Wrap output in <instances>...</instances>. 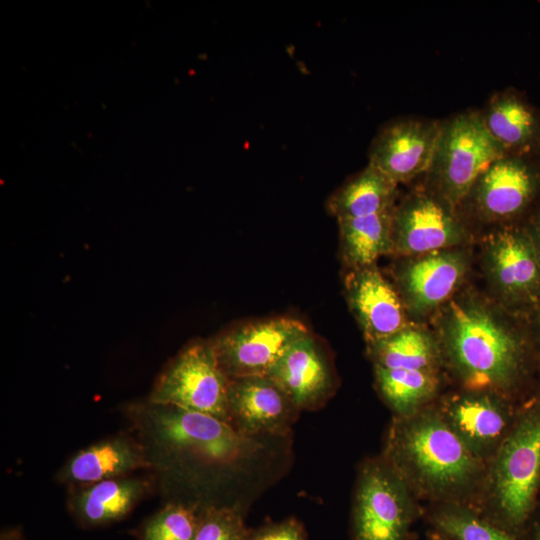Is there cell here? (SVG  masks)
<instances>
[{
	"mask_svg": "<svg viewBox=\"0 0 540 540\" xmlns=\"http://www.w3.org/2000/svg\"><path fill=\"white\" fill-rule=\"evenodd\" d=\"M439 340L463 382L481 391L506 390L524 364V340L516 326L471 292L454 295L441 308Z\"/></svg>",
	"mask_w": 540,
	"mask_h": 540,
	"instance_id": "1",
	"label": "cell"
},
{
	"mask_svg": "<svg viewBox=\"0 0 540 540\" xmlns=\"http://www.w3.org/2000/svg\"><path fill=\"white\" fill-rule=\"evenodd\" d=\"M385 460L408 487L439 500L466 490L481 469L479 456L441 415L421 410L393 423Z\"/></svg>",
	"mask_w": 540,
	"mask_h": 540,
	"instance_id": "2",
	"label": "cell"
},
{
	"mask_svg": "<svg viewBox=\"0 0 540 540\" xmlns=\"http://www.w3.org/2000/svg\"><path fill=\"white\" fill-rule=\"evenodd\" d=\"M139 413L142 428L159 447L205 466H235L264 447L256 438L243 436L227 422L205 413L149 401L140 406Z\"/></svg>",
	"mask_w": 540,
	"mask_h": 540,
	"instance_id": "3",
	"label": "cell"
},
{
	"mask_svg": "<svg viewBox=\"0 0 540 540\" xmlns=\"http://www.w3.org/2000/svg\"><path fill=\"white\" fill-rule=\"evenodd\" d=\"M539 478L540 407L500 443L492 470V510L485 517L516 537L531 516Z\"/></svg>",
	"mask_w": 540,
	"mask_h": 540,
	"instance_id": "4",
	"label": "cell"
},
{
	"mask_svg": "<svg viewBox=\"0 0 540 540\" xmlns=\"http://www.w3.org/2000/svg\"><path fill=\"white\" fill-rule=\"evenodd\" d=\"M506 155L487 130L480 112L457 114L441 122L427 171L431 189L455 208L469 195L479 176Z\"/></svg>",
	"mask_w": 540,
	"mask_h": 540,
	"instance_id": "5",
	"label": "cell"
},
{
	"mask_svg": "<svg viewBox=\"0 0 540 540\" xmlns=\"http://www.w3.org/2000/svg\"><path fill=\"white\" fill-rule=\"evenodd\" d=\"M418 509L408 485L384 459L367 461L354 496L352 540H411Z\"/></svg>",
	"mask_w": 540,
	"mask_h": 540,
	"instance_id": "6",
	"label": "cell"
},
{
	"mask_svg": "<svg viewBox=\"0 0 540 540\" xmlns=\"http://www.w3.org/2000/svg\"><path fill=\"white\" fill-rule=\"evenodd\" d=\"M229 379L218 366L210 340L185 347L163 370L149 402L205 413L229 424Z\"/></svg>",
	"mask_w": 540,
	"mask_h": 540,
	"instance_id": "7",
	"label": "cell"
},
{
	"mask_svg": "<svg viewBox=\"0 0 540 540\" xmlns=\"http://www.w3.org/2000/svg\"><path fill=\"white\" fill-rule=\"evenodd\" d=\"M308 332L301 321L279 317L234 326L210 342L228 379L267 376L286 349Z\"/></svg>",
	"mask_w": 540,
	"mask_h": 540,
	"instance_id": "8",
	"label": "cell"
},
{
	"mask_svg": "<svg viewBox=\"0 0 540 540\" xmlns=\"http://www.w3.org/2000/svg\"><path fill=\"white\" fill-rule=\"evenodd\" d=\"M447 201L434 190L409 194L392 215V253L414 257L454 248L466 232Z\"/></svg>",
	"mask_w": 540,
	"mask_h": 540,
	"instance_id": "9",
	"label": "cell"
},
{
	"mask_svg": "<svg viewBox=\"0 0 540 540\" xmlns=\"http://www.w3.org/2000/svg\"><path fill=\"white\" fill-rule=\"evenodd\" d=\"M484 266L505 304L536 307L540 302V259L526 228L507 227L490 234Z\"/></svg>",
	"mask_w": 540,
	"mask_h": 540,
	"instance_id": "10",
	"label": "cell"
},
{
	"mask_svg": "<svg viewBox=\"0 0 540 540\" xmlns=\"http://www.w3.org/2000/svg\"><path fill=\"white\" fill-rule=\"evenodd\" d=\"M468 265L466 253L455 248L409 257L395 274L407 314L423 318L441 308L455 295Z\"/></svg>",
	"mask_w": 540,
	"mask_h": 540,
	"instance_id": "11",
	"label": "cell"
},
{
	"mask_svg": "<svg viewBox=\"0 0 540 540\" xmlns=\"http://www.w3.org/2000/svg\"><path fill=\"white\" fill-rule=\"evenodd\" d=\"M229 424L243 436H283L300 410L270 378L251 376L229 379Z\"/></svg>",
	"mask_w": 540,
	"mask_h": 540,
	"instance_id": "12",
	"label": "cell"
},
{
	"mask_svg": "<svg viewBox=\"0 0 540 540\" xmlns=\"http://www.w3.org/2000/svg\"><path fill=\"white\" fill-rule=\"evenodd\" d=\"M441 122L406 118L387 124L369 149V163L395 184L427 172L433 158Z\"/></svg>",
	"mask_w": 540,
	"mask_h": 540,
	"instance_id": "13",
	"label": "cell"
},
{
	"mask_svg": "<svg viewBox=\"0 0 540 540\" xmlns=\"http://www.w3.org/2000/svg\"><path fill=\"white\" fill-rule=\"evenodd\" d=\"M301 410H315L333 395L337 380L326 351L308 332L293 342L266 376Z\"/></svg>",
	"mask_w": 540,
	"mask_h": 540,
	"instance_id": "14",
	"label": "cell"
},
{
	"mask_svg": "<svg viewBox=\"0 0 540 540\" xmlns=\"http://www.w3.org/2000/svg\"><path fill=\"white\" fill-rule=\"evenodd\" d=\"M345 296L367 343L387 338L409 326L397 289L375 265L349 270Z\"/></svg>",
	"mask_w": 540,
	"mask_h": 540,
	"instance_id": "15",
	"label": "cell"
},
{
	"mask_svg": "<svg viewBox=\"0 0 540 540\" xmlns=\"http://www.w3.org/2000/svg\"><path fill=\"white\" fill-rule=\"evenodd\" d=\"M539 189L536 170L523 159L506 155L479 176L469 194L484 219L498 221L523 212Z\"/></svg>",
	"mask_w": 540,
	"mask_h": 540,
	"instance_id": "16",
	"label": "cell"
},
{
	"mask_svg": "<svg viewBox=\"0 0 540 540\" xmlns=\"http://www.w3.org/2000/svg\"><path fill=\"white\" fill-rule=\"evenodd\" d=\"M144 446L122 435L99 441L77 452L61 469L60 480L82 486L149 468Z\"/></svg>",
	"mask_w": 540,
	"mask_h": 540,
	"instance_id": "17",
	"label": "cell"
},
{
	"mask_svg": "<svg viewBox=\"0 0 540 540\" xmlns=\"http://www.w3.org/2000/svg\"><path fill=\"white\" fill-rule=\"evenodd\" d=\"M148 480L129 475L80 486L70 497L69 509L85 527H98L125 518L148 493Z\"/></svg>",
	"mask_w": 540,
	"mask_h": 540,
	"instance_id": "18",
	"label": "cell"
},
{
	"mask_svg": "<svg viewBox=\"0 0 540 540\" xmlns=\"http://www.w3.org/2000/svg\"><path fill=\"white\" fill-rule=\"evenodd\" d=\"M441 416L478 456L501 443L508 425L506 408L488 393L455 395Z\"/></svg>",
	"mask_w": 540,
	"mask_h": 540,
	"instance_id": "19",
	"label": "cell"
},
{
	"mask_svg": "<svg viewBox=\"0 0 540 540\" xmlns=\"http://www.w3.org/2000/svg\"><path fill=\"white\" fill-rule=\"evenodd\" d=\"M397 186L368 164L333 192L326 208L337 220L383 213L395 207Z\"/></svg>",
	"mask_w": 540,
	"mask_h": 540,
	"instance_id": "20",
	"label": "cell"
},
{
	"mask_svg": "<svg viewBox=\"0 0 540 540\" xmlns=\"http://www.w3.org/2000/svg\"><path fill=\"white\" fill-rule=\"evenodd\" d=\"M481 114L487 130L507 153L528 151L539 139L535 110L515 92L493 95Z\"/></svg>",
	"mask_w": 540,
	"mask_h": 540,
	"instance_id": "21",
	"label": "cell"
},
{
	"mask_svg": "<svg viewBox=\"0 0 540 540\" xmlns=\"http://www.w3.org/2000/svg\"><path fill=\"white\" fill-rule=\"evenodd\" d=\"M393 210L337 220L340 255L349 270L375 265L380 256L392 253Z\"/></svg>",
	"mask_w": 540,
	"mask_h": 540,
	"instance_id": "22",
	"label": "cell"
},
{
	"mask_svg": "<svg viewBox=\"0 0 540 540\" xmlns=\"http://www.w3.org/2000/svg\"><path fill=\"white\" fill-rule=\"evenodd\" d=\"M367 346L374 366L436 371L440 348L433 336L423 329L409 325Z\"/></svg>",
	"mask_w": 540,
	"mask_h": 540,
	"instance_id": "23",
	"label": "cell"
},
{
	"mask_svg": "<svg viewBox=\"0 0 540 540\" xmlns=\"http://www.w3.org/2000/svg\"><path fill=\"white\" fill-rule=\"evenodd\" d=\"M374 372L381 396L399 416L420 411L435 395L439 385L436 371L374 366Z\"/></svg>",
	"mask_w": 540,
	"mask_h": 540,
	"instance_id": "24",
	"label": "cell"
},
{
	"mask_svg": "<svg viewBox=\"0 0 540 540\" xmlns=\"http://www.w3.org/2000/svg\"><path fill=\"white\" fill-rule=\"evenodd\" d=\"M428 520L434 531L451 540H517L477 511L452 502L434 508Z\"/></svg>",
	"mask_w": 540,
	"mask_h": 540,
	"instance_id": "25",
	"label": "cell"
},
{
	"mask_svg": "<svg viewBox=\"0 0 540 540\" xmlns=\"http://www.w3.org/2000/svg\"><path fill=\"white\" fill-rule=\"evenodd\" d=\"M202 507L169 503L139 528V540H195Z\"/></svg>",
	"mask_w": 540,
	"mask_h": 540,
	"instance_id": "26",
	"label": "cell"
},
{
	"mask_svg": "<svg viewBox=\"0 0 540 540\" xmlns=\"http://www.w3.org/2000/svg\"><path fill=\"white\" fill-rule=\"evenodd\" d=\"M248 536L237 506L202 507L195 540H248Z\"/></svg>",
	"mask_w": 540,
	"mask_h": 540,
	"instance_id": "27",
	"label": "cell"
},
{
	"mask_svg": "<svg viewBox=\"0 0 540 540\" xmlns=\"http://www.w3.org/2000/svg\"><path fill=\"white\" fill-rule=\"evenodd\" d=\"M248 540H308V538L302 524L295 518H288L249 531Z\"/></svg>",
	"mask_w": 540,
	"mask_h": 540,
	"instance_id": "28",
	"label": "cell"
},
{
	"mask_svg": "<svg viewBox=\"0 0 540 540\" xmlns=\"http://www.w3.org/2000/svg\"><path fill=\"white\" fill-rule=\"evenodd\" d=\"M526 230L532 240V243L540 259V209L534 215Z\"/></svg>",
	"mask_w": 540,
	"mask_h": 540,
	"instance_id": "29",
	"label": "cell"
},
{
	"mask_svg": "<svg viewBox=\"0 0 540 540\" xmlns=\"http://www.w3.org/2000/svg\"><path fill=\"white\" fill-rule=\"evenodd\" d=\"M0 540H25L20 529H7L1 533Z\"/></svg>",
	"mask_w": 540,
	"mask_h": 540,
	"instance_id": "30",
	"label": "cell"
},
{
	"mask_svg": "<svg viewBox=\"0 0 540 540\" xmlns=\"http://www.w3.org/2000/svg\"><path fill=\"white\" fill-rule=\"evenodd\" d=\"M428 540H451V539L433 530L431 533H429Z\"/></svg>",
	"mask_w": 540,
	"mask_h": 540,
	"instance_id": "31",
	"label": "cell"
},
{
	"mask_svg": "<svg viewBox=\"0 0 540 540\" xmlns=\"http://www.w3.org/2000/svg\"><path fill=\"white\" fill-rule=\"evenodd\" d=\"M535 327L540 339V302L536 306Z\"/></svg>",
	"mask_w": 540,
	"mask_h": 540,
	"instance_id": "32",
	"label": "cell"
},
{
	"mask_svg": "<svg viewBox=\"0 0 540 540\" xmlns=\"http://www.w3.org/2000/svg\"><path fill=\"white\" fill-rule=\"evenodd\" d=\"M531 540H540V522L534 526L531 533Z\"/></svg>",
	"mask_w": 540,
	"mask_h": 540,
	"instance_id": "33",
	"label": "cell"
}]
</instances>
